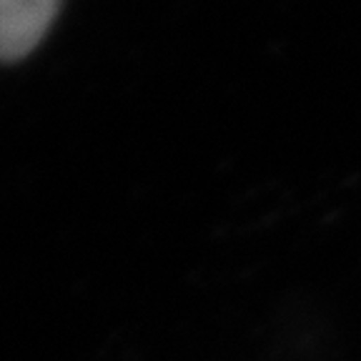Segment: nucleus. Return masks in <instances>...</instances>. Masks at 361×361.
I'll use <instances>...</instances> for the list:
<instances>
[{"mask_svg":"<svg viewBox=\"0 0 361 361\" xmlns=\"http://www.w3.org/2000/svg\"><path fill=\"white\" fill-rule=\"evenodd\" d=\"M61 0H0V61L28 56L51 28Z\"/></svg>","mask_w":361,"mask_h":361,"instance_id":"nucleus-1","label":"nucleus"}]
</instances>
